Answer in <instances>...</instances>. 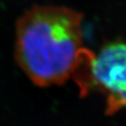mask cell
<instances>
[{
  "label": "cell",
  "mask_w": 126,
  "mask_h": 126,
  "mask_svg": "<svg viewBox=\"0 0 126 126\" xmlns=\"http://www.w3.org/2000/svg\"><path fill=\"white\" fill-rule=\"evenodd\" d=\"M74 79L84 94L96 89L103 95L107 113L126 108V43L110 42L96 53L89 50Z\"/></svg>",
  "instance_id": "obj_2"
},
{
  "label": "cell",
  "mask_w": 126,
  "mask_h": 126,
  "mask_svg": "<svg viewBox=\"0 0 126 126\" xmlns=\"http://www.w3.org/2000/svg\"><path fill=\"white\" fill-rule=\"evenodd\" d=\"M82 15L52 5L34 6L16 26L15 58L22 70L41 87L74 78L89 49L83 45Z\"/></svg>",
  "instance_id": "obj_1"
}]
</instances>
